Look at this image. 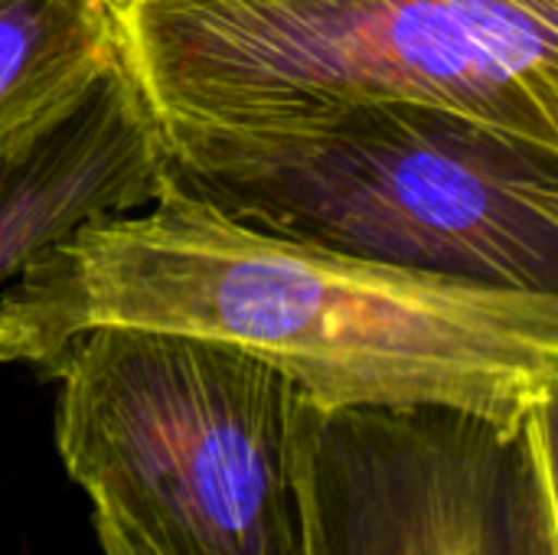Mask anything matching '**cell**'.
Wrapping results in <instances>:
<instances>
[{"label":"cell","instance_id":"6da1fadb","mask_svg":"<svg viewBox=\"0 0 558 555\" xmlns=\"http://www.w3.org/2000/svg\"><path fill=\"white\" fill-rule=\"evenodd\" d=\"M232 343L324 406H556L558 294L363 262L239 222L167 180L43 249L0 298V363L39 373L92 327Z\"/></svg>","mask_w":558,"mask_h":555},{"label":"cell","instance_id":"7a4b0ae2","mask_svg":"<svg viewBox=\"0 0 558 555\" xmlns=\"http://www.w3.org/2000/svg\"><path fill=\"white\" fill-rule=\"evenodd\" d=\"M157 124L170 180L239 222L363 262L558 294V144L428 101Z\"/></svg>","mask_w":558,"mask_h":555},{"label":"cell","instance_id":"3957f363","mask_svg":"<svg viewBox=\"0 0 558 555\" xmlns=\"http://www.w3.org/2000/svg\"><path fill=\"white\" fill-rule=\"evenodd\" d=\"M157 118L428 101L558 144V0H111Z\"/></svg>","mask_w":558,"mask_h":555},{"label":"cell","instance_id":"277c9868","mask_svg":"<svg viewBox=\"0 0 558 555\" xmlns=\"http://www.w3.org/2000/svg\"><path fill=\"white\" fill-rule=\"evenodd\" d=\"M59 383L69 478L150 555H307L298 383L222 340L92 327Z\"/></svg>","mask_w":558,"mask_h":555},{"label":"cell","instance_id":"5b68a950","mask_svg":"<svg viewBox=\"0 0 558 555\" xmlns=\"http://www.w3.org/2000/svg\"><path fill=\"white\" fill-rule=\"evenodd\" d=\"M556 406H324L301 393L307 555H558Z\"/></svg>","mask_w":558,"mask_h":555},{"label":"cell","instance_id":"8992f818","mask_svg":"<svg viewBox=\"0 0 558 555\" xmlns=\"http://www.w3.org/2000/svg\"><path fill=\"white\" fill-rule=\"evenodd\" d=\"M167 180L160 124L118 56L0 134V285L75 226L154 203Z\"/></svg>","mask_w":558,"mask_h":555},{"label":"cell","instance_id":"52a82bcc","mask_svg":"<svg viewBox=\"0 0 558 555\" xmlns=\"http://www.w3.org/2000/svg\"><path fill=\"white\" fill-rule=\"evenodd\" d=\"M118 59L111 0H0V134Z\"/></svg>","mask_w":558,"mask_h":555},{"label":"cell","instance_id":"ba28073f","mask_svg":"<svg viewBox=\"0 0 558 555\" xmlns=\"http://www.w3.org/2000/svg\"><path fill=\"white\" fill-rule=\"evenodd\" d=\"M92 523H95V536H98V546L101 555H150L131 533H124L111 517L105 514H92Z\"/></svg>","mask_w":558,"mask_h":555}]
</instances>
